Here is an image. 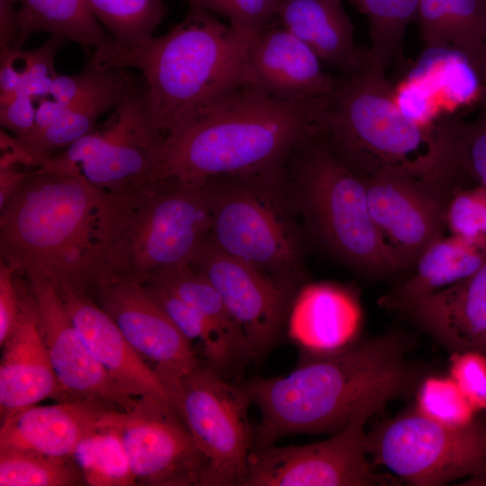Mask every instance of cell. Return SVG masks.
Listing matches in <instances>:
<instances>
[{"label":"cell","instance_id":"cell-1","mask_svg":"<svg viewBox=\"0 0 486 486\" xmlns=\"http://www.w3.org/2000/svg\"><path fill=\"white\" fill-rule=\"evenodd\" d=\"M401 332L356 341L327 354L304 352L292 372L244 383L261 418L254 446L296 433L337 432L366 402H389L417 389L421 371Z\"/></svg>","mask_w":486,"mask_h":486},{"label":"cell","instance_id":"cell-2","mask_svg":"<svg viewBox=\"0 0 486 486\" xmlns=\"http://www.w3.org/2000/svg\"><path fill=\"white\" fill-rule=\"evenodd\" d=\"M328 99H284L245 81L166 138L154 179L202 181L281 169L320 133Z\"/></svg>","mask_w":486,"mask_h":486},{"label":"cell","instance_id":"cell-3","mask_svg":"<svg viewBox=\"0 0 486 486\" xmlns=\"http://www.w3.org/2000/svg\"><path fill=\"white\" fill-rule=\"evenodd\" d=\"M112 203L78 176L34 169L0 211V260L56 288L88 291Z\"/></svg>","mask_w":486,"mask_h":486},{"label":"cell","instance_id":"cell-4","mask_svg":"<svg viewBox=\"0 0 486 486\" xmlns=\"http://www.w3.org/2000/svg\"><path fill=\"white\" fill-rule=\"evenodd\" d=\"M252 39L211 12L189 5L185 18L166 34L131 48L112 42L94 50L91 62L139 69L148 114L166 138L196 112L248 81Z\"/></svg>","mask_w":486,"mask_h":486},{"label":"cell","instance_id":"cell-5","mask_svg":"<svg viewBox=\"0 0 486 486\" xmlns=\"http://www.w3.org/2000/svg\"><path fill=\"white\" fill-rule=\"evenodd\" d=\"M112 194L106 245L92 286L114 277L142 282L189 265L210 232L205 180L153 179Z\"/></svg>","mask_w":486,"mask_h":486},{"label":"cell","instance_id":"cell-6","mask_svg":"<svg viewBox=\"0 0 486 486\" xmlns=\"http://www.w3.org/2000/svg\"><path fill=\"white\" fill-rule=\"evenodd\" d=\"M435 128L424 130L403 114L386 70L367 56L361 67L337 77L320 135L363 178L392 166L431 172Z\"/></svg>","mask_w":486,"mask_h":486},{"label":"cell","instance_id":"cell-7","mask_svg":"<svg viewBox=\"0 0 486 486\" xmlns=\"http://www.w3.org/2000/svg\"><path fill=\"white\" fill-rule=\"evenodd\" d=\"M295 200L320 241L359 274L382 279L402 272L369 210L363 179L320 134L296 150Z\"/></svg>","mask_w":486,"mask_h":486},{"label":"cell","instance_id":"cell-8","mask_svg":"<svg viewBox=\"0 0 486 486\" xmlns=\"http://www.w3.org/2000/svg\"><path fill=\"white\" fill-rule=\"evenodd\" d=\"M282 168L205 179L209 237L223 252L284 283L302 279L298 230L279 193Z\"/></svg>","mask_w":486,"mask_h":486},{"label":"cell","instance_id":"cell-9","mask_svg":"<svg viewBox=\"0 0 486 486\" xmlns=\"http://www.w3.org/2000/svg\"><path fill=\"white\" fill-rule=\"evenodd\" d=\"M374 464L415 486L445 485L459 479L486 482V420L449 428L415 410L385 420L365 434Z\"/></svg>","mask_w":486,"mask_h":486},{"label":"cell","instance_id":"cell-10","mask_svg":"<svg viewBox=\"0 0 486 486\" xmlns=\"http://www.w3.org/2000/svg\"><path fill=\"white\" fill-rule=\"evenodd\" d=\"M162 382L207 460L205 486H243L255 436L248 419L253 402L245 384L227 382L202 363L184 376Z\"/></svg>","mask_w":486,"mask_h":486},{"label":"cell","instance_id":"cell-11","mask_svg":"<svg viewBox=\"0 0 486 486\" xmlns=\"http://www.w3.org/2000/svg\"><path fill=\"white\" fill-rule=\"evenodd\" d=\"M165 140L142 90L132 86L103 126L50 156L41 169L78 176L102 192L119 194L155 178Z\"/></svg>","mask_w":486,"mask_h":486},{"label":"cell","instance_id":"cell-12","mask_svg":"<svg viewBox=\"0 0 486 486\" xmlns=\"http://www.w3.org/2000/svg\"><path fill=\"white\" fill-rule=\"evenodd\" d=\"M388 400L364 404L328 439L302 446L253 448L243 486H374L396 478L376 472L367 460L365 424Z\"/></svg>","mask_w":486,"mask_h":486},{"label":"cell","instance_id":"cell-13","mask_svg":"<svg viewBox=\"0 0 486 486\" xmlns=\"http://www.w3.org/2000/svg\"><path fill=\"white\" fill-rule=\"evenodd\" d=\"M100 425L118 435L137 485L205 486L207 460L169 404L139 398L131 409L109 410Z\"/></svg>","mask_w":486,"mask_h":486},{"label":"cell","instance_id":"cell-14","mask_svg":"<svg viewBox=\"0 0 486 486\" xmlns=\"http://www.w3.org/2000/svg\"><path fill=\"white\" fill-rule=\"evenodd\" d=\"M371 216L403 271L446 235V209L456 189L402 166L385 167L362 178Z\"/></svg>","mask_w":486,"mask_h":486},{"label":"cell","instance_id":"cell-15","mask_svg":"<svg viewBox=\"0 0 486 486\" xmlns=\"http://www.w3.org/2000/svg\"><path fill=\"white\" fill-rule=\"evenodd\" d=\"M189 265L217 291L241 329L251 357L256 358L268 351L288 318L295 285L223 252L209 234Z\"/></svg>","mask_w":486,"mask_h":486},{"label":"cell","instance_id":"cell-16","mask_svg":"<svg viewBox=\"0 0 486 486\" xmlns=\"http://www.w3.org/2000/svg\"><path fill=\"white\" fill-rule=\"evenodd\" d=\"M162 380L184 376L201 364L192 343L139 281L109 278L88 291Z\"/></svg>","mask_w":486,"mask_h":486},{"label":"cell","instance_id":"cell-17","mask_svg":"<svg viewBox=\"0 0 486 486\" xmlns=\"http://www.w3.org/2000/svg\"><path fill=\"white\" fill-rule=\"evenodd\" d=\"M25 277L38 327L64 400H95L121 410L131 409L139 398L127 393L94 358L58 289L41 279Z\"/></svg>","mask_w":486,"mask_h":486},{"label":"cell","instance_id":"cell-18","mask_svg":"<svg viewBox=\"0 0 486 486\" xmlns=\"http://www.w3.org/2000/svg\"><path fill=\"white\" fill-rule=\"evenodd\" d=\"M16 273L20 310L15 326L1 346V422L19 410L53 398L64 401V394L41 338L27 279Z\"/></svg>","mask_w":486,"mask_h":486},{"label":"cell","instance_id":"cell-19","mask_svg":"<svg viewBox=\"0 0 486 486\" xmlns=\"http://www.w3.org/2000/svg\"><path fill=\"white\" fill-rule=\"evenodd\" d=\"M57 289L76 329L110 376L135 398H152L172 406L167 389L154 368L90 293L71 287Z\"/></svg>","mask_w":486,"mask_h":486},{"label":"cell","instance_id":"cell-20","mask_svg":"<svg viewBox=\"0 0 486 486\" xmlns=\"http://www.w3.org/2000/svg\"><path fill=\"white\" fill-rule=\"evenodd\" d=\"M314 51L283 27L270 26L251 40L247 60L248 81L284 99L326 98L337 77L326 73Z\"/></svg>","mask_w":486,"mask_h":486},{"label":"cell","instance_id":"cell-21","mask_svg":"<svg viewBox=\"0 0 486 486\" xmlns=\"http://www.w3.org/2000/svg\"><path fill=\"white\" fill-rule=\"evenodd\" d=\"M397 310L452 353L486 355V263L468 277Z\"/></svg>","mask_w":486,"mask_h":486},{"label":"cell","instance_id":"cell-22","mask_svg":"<svg viewBox=\"0 0 486 486\" xmlns=\"http://www.w3.org/2000/svg\"><path fill=\"white\" fill-rule=\"evenodd\" d=\"M112 409L118 408L86 399L27 407L1 422L0 449L71 457L78 445L99 428L104 416Z\"/></svg>","mask_w":486,"mask_h":486},{"label":"cell","instance_id":"cell-23","mask_svg":"<svg viewBox=\"0 0 486 486\" xmlns=\"http://www.w3.org/2000/svg\"><path fill=\"white\" fill-rule=\"evenodd\" d=\"M287 319L290 338L304 352L327 354L356 341L363 314L359 299L350 288L320 282L300 289Z\"/></svg>","mask_w":486,"mask_h":486},{"label":"cell","instance_id":"cell-24","mask_svg":"<svg viewBox=\"0 0 486 486\" xmlns=\"http://www.w3.org/2000/svg\"><path fill=\"white\" fill-rule=\"evenodd\" d=\"M342 0H280L277 18L283 26L309 46L321 62L349 73L366 59L367 49L354 38V25Z\"/></svg>","mask_w":486,"mask_h":486},{"label":"cell","instance_id":"cell-25","mask_svg":"<svg viewBox=\"0 0 486 486\" xmlns=\"http://www.w3.org/2000/svg\"><path fill=\"white\" fill-rule=\"evenodd\" d=\"M486 263V238L450 234L432 242L419 256L411 273L382 302L398 310L423 296L450 286Z\"/></svg>","mask_w":486,"mask_h":486},{"label":"cell","instance_id":"cell-26","mask_svg":"<svg viewBox=\"0 0 486 486\" xmlns=\"http://www.w3.org/2000/svg\"><path fill=\"white\" fill-rule=\"evenodd\" d=\"M142 282L159 284L197 310L208 321L219 349L218 374L232 370L243 360L252 359L246 338L211 283L190 265L158 271Z\"/></svg>","mask_w":486,"mask_h":486},{"label":"cell","instance_id":"cell-27","mask_svg":"<svg viewBox=\"0 0 486 486\" xmlns=\"http://www.w3.org/2000/svg\"><path fill=\"white\" fill-rule=\"evenodd\" d=\"M417 20L426 50L453 49L478 76L486 52V0H418Z\"/></svg>","mask_w":486,"mask_h":486},{"label":"cell","instance_id":"cell-28","mask_svg":"<svg viewBox=\"0 0 486 486\" xmlns=\"http://www.w3.org/2000/svg\"><path fill=\"white\" fill-rule=\"evenodd\" d=\"M19 46L37 32H45L94 50L112 42L99 25L87 0H17Z\"/></svg>","mask_w":486,"mask_h":486},{"label":"cell","instance_id":"cell-29","mask_svg":"<svg viewBox=\"0 0 486 486\" xmlns=\"http://www.w3.org/2000/svg\"><path fill=\"white\" fill-rule=\"evenodd\" d=\"M132 86L126 80L89 98L66 104L63 114L48 128L36 134L16 138L31 151L40 168L55 151L65 149L91 132L97 119L104 112L114 108Z\"/></svg>","mask_w":486,"mask_h":486},{"label":"cell","instance_id":"cell-30","mask_svg":"<svg viewBox=\"0 0 486 486\" xmlns=\"http://www.w3.org/2000/svg\"><path fill=\"white\" fill-rule=\"evenodd\" d=\"M86 485L74 458L41 453L0 449V486Z\"/></svg>","mask_w":486,"mask_h":486},{"label":"cell","instance_id":"cell-31","mask_svg":"<svg viewBox=\"0 0 486 486\" xmlns=\"http://www.w3.org/2000/svg\"><path fill=\"white\" fill-rule=\"evenodd\" d=\"M95 17L121 48L142 45L153 38L165 15L163 0H87Z\"/></svg>","mask_w":486,"mask_h":486},{"label":"cell","instance_id":"cell-32","mask_svg":"<svg viewBox=\"0 0 486 486\" xmlns=\"http://www.w3.org/2000/svg\"><path fill=\"white\" fill-rule=\"evenodd\" d=\"M72 457L80 468L86 485H137L118 435L110 428H99L76 447Z\"/></svg>","mask_w":486,"mask_h":486},{"label":"cell","instance_id":"cell-33","mask_svg":"<svg viewBox=\"0 0 486 486\" xmlns=\"http://www.w3.org/2000/svg\"><path fill=\"white\" fill-rule=\"evenodd\" d=\"M414 410L430 420L455 428L472 424L478 413L450 375L424 377L417 387Z\"/></svg>","mask_w":486,"mask_h":486},{"label":"cell","instance_id":"cell-34","mask_svg":"<svg viewBox=\"0 0 486 486\" xmlns=\"http://www.w3.org/2000/svg\"><path fill=\"white\" fill-rule=\"evenodd\" d=\"M280 0H187L189 5L225 17L238 32L254 38L277 18Z\"/></svg>","mask_w":486,"mask_h":486},{"label":"cell","instance_id":"cell-35","mask_svg":"<svg viewBox=\"0 0 486 486\" xmlns=\"http://www.w3.org/2000/svg\"><path fill=\"white\" fill-rule=\"evenodd\" d=\"M446 225L452 235L486 238V189L456 188L446 204Z\"/></svg>","mask_w":486,"mask_h":486},{"label":"cell","instance_id":"cell-36","mask_svg":"<svg viewBox=\"0 0 486 486\" xmlns=\"http://www.w3.org/2000/svg\"><path fill=\"white\" fill-rule=\"evenodd\" d=\"M126 75L118 68H104L91 62L82 72L57 75L52 80L50 95L62 104H73L94 96L126 81Z\"/></svg>","mask_w":486,"mask_h":486},{"label":"cell","instance_id":"cell-37","mask_svg":"<svg viewBox=\"0 0 486 486\" xmlns=\"http://www.w3.org/2000/svg\"><path fill=\"white\" fill-rule=\"evenodd\" d=\"M449 375L478 412L486 411V355L471 350L453 352Z\"/></svg>","mask_w":486,"mask_h":486},{"label":"cell","instance_id":"cell-38","mask_svg":"<svg viewBox=\"0 0 486 486\" xmlns=\"http://www.w3.org/2000/svg\"><path fill=\"white\" fill-rule=\"evenodd\" d=\"M459 145L466 177L486 189V108L480 107L477 118L460 122Z\"/></svg>","mask_w":486,"mask_h":486},{"label":"cell","instance_id":"cell-39","mask_svg":"<svg viewBox=\"0 0 486 486\" xmlns=\"http://www.w3.org/2000/svg\"><path fill=\"white\" fill-rule=\"evenodd\" d=\"M17 269L0 260V345L12 333L20 310Z\"/></svg>","mask_w":486,"mask_h":486},{"label":"cell","instance_id":"cell-40","mask_svg":"<svg viewBox=\"0 0 486 486\" xmlns=\"http://www.w3.org/2000/svg\"><path fill=\"white\" fill-rule=\"evenodd\" d=\"M65 40L52 36L41 46L30 50H18V58L23 63L21 70L22 83L29 80H53L56 53ZM22 86V85H21Z\"/></svg>","mask_w":486,"mask_h":486},{"label":"cell","instance_id":"cell-41","mask_svg":"<svg viewBox=\"0 0 486 486\" xmlns=\"http://www.w3.org/2000/svg\"><path fill=\"white\" fill-rule=\"evenodd\" d=\"M35 115L33 98L21 90L10 100L0 103L1 126L15 137H22L32 129Z\"/></svg>","mask_w":486,"mask_h":486},{"label":"cell","instance_id":"cell-42","mask_svg":"<svg viewBox=\"0 0 486 486\" xmlns=\"http://www.w3.org/2000/svg\"><path fill=\"white\" fill-rule=\"evenodd\" d=\"M17 0H0V46L20 49L19 8Z\"/></svg>","mask_w":486,"mask_h":486},{"label":"cell","instance_id":"cell-43","mask_svg":"<svg viewBox=\"0 0 486 486\" xmlns=\"http://www.w3.org/2000/svg\"><path fill=\"white\" fill-rule=\"evenodd\" d=\"M15 48H2L0 54V89L1 92L20 91L22 85L21 70L14 67L18 60Z\"/></svg>","mask_w":486,"mask_h":486},{"label":"cell","instance_id":"cell-44","mask_svg":"<svg viewBox=\"0 0 486 486\" xmlns=\"http://www.w3.org/2000/svg\"><path fill=\"white\" fill-rule=\"evenodd\" d=\"M19 166H0V211L33 171L21 170Z\"/></svg>","mask_w":486,"mask_h":486},{"label":"cell","instance_id":"cell-45","mask_svg":"<svg viewBox=\"0 0 486 486\" xmlns=\"http://www.w3.org/2000/svg\"><path fill=\"white\" fill-rule=\"evenodd\" d=\"M66 108V104L59 103L53 98H40L39 105L36 107L34 125L24 136L39 133L48 128L63 114Z\"/></svg>","mask_w":486,"mask_h":486},{"label":"cell","instance_id":"cell-46","mask_svg":"<svg viewBox=\"0 0 486 486\" xmlns=\"http://www.w3.org/2000/svg\"><path fill=\"white\" fill-rule=\"evenodd\" d=\"M478 77L481 84V99L479 103L480 107L486 108V52L482 67L478 74Z\"/></svg>","mask_w":486,"mask_h":486},{"label":"cell","instance_id":"cell-47","mask_svg":"<svg viewBox=\"0 0 486 486\" xmlns=\"http://www.w3.org/2000/svg\"><path fill=\"white\" fill-rule=\"evenodd\" d=\"M352 4H354L355 0H349Z\"/></svg>","mask_w":486,"mask_h":486}]
</instances>
